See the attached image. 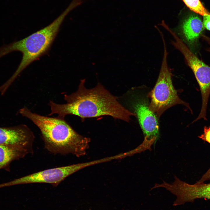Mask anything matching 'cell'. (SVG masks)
Wrapping results in <instances>:
<instances>
[{"mask_svg":"<svg viewBox=\"0 0 210 210\" xmlns=\"http://www.w3.org/2000/svg\"><path fill=\"white\" fill-rule=\"evenodd\" d=\"M78 6L73 0L65 10L51 23L28 36L0 47V58L13 51L22 53V57L17 69L6 82L10 86L29 65L46 54L50 49L65 18Z\"/></svg>","mask_w":210,"mask_h":210,"instance_id":"obj_3","label":"cell"},{"mask_svg":"<svg viewBox=\"0 0 210 210\" xmlns=\"http://www.w3.org/2000/svg\"><path fill=\"white\" fill-rule=\"evenodd\" d=\"M210 179V168L203 175L199 181L204 182Z\"/></svg>","mask_w":210,"mask_h":210,"instance_id":"obj_15","label":"cell"},{"mask_svg":"<svg viewBox=\"0 0 210 210\" xmlns=\"http://www.w3.org/2000/svg\"><path fill=\"white\" fill-rule=\"evenodd\" d=\"M96 163L94 161L48 169L0 184V186L3 188L17 185L38 183H50L56 186L72 174Z\"/></svg>","mask_w":210,"mask_h":210,"instance_id":"obj_6","label":"cell"},{"mask_svg":"<svg viewBox=\"0 0 210 210\" xmlns=\"http://www.w3.org/2000/svg\"><path fill=\"white\" fill-rule=\"evenodd\" d=\"M163 58L159 75L156 83L151 93L149 109L160 117L169 108L178 104H183L192 112L188 104L181 100L173 85L171 71L167 61L168 52L164 39Z\"/></svg>","mask_w":210,"mask_h":210,"instance_id":"obj_4","label":"cell"},{"mask_svg":"<svg viewBox=\"0 0 210 210\" xmlns=\"http://www.w3.org/2000/svg\"><path fill=\"white\" fill-rule=\"evenodd\" d=\"M203 22L204 27L210 31V14L203 16Z\"/></svg>","mask_w":210,"mask_h":210,"instance_id":"obj_14","label":"cell"},{"mask_svg":"<svg viewBox=\"0 0 210 210\" xmlns=\"http://www.w3.org/2000/svg\"><path fill=\"white\" fill-rule=\"evenodd\" d=\"M22 116L31 120L41 132L45 148L54 154L84 155L89 147V138L79 134L64 120L50 117L32 112L26 107L19 111Z\"/></svg>","mask_w":210,"mask_h":210,"instance_id":"obj_2","label":"cell"},{"mask_svg":"<svg viewBox=\"0 0 210 210\" xmlns=\"http://www.w3.org/2000/svg\"><path fill=\"white\" fill-rule=\"evenodd\" d=\"M180 28L186 41L189 44H193L201 35L204 26L203 22L197 15L190 14L183 18Z\"/></svg>","mask_w":210,"mask_h":210,"instance_id":"obj_10","label":"cell"},{"mask_svg":"<svg viewBox=\"0 0 210 210\" xmlns=\"http://www.w3.org/2000/svg\"><path fill=\"white\" fill-rule=\"evenodd\" d=\"M198 137L210 144V127L205 126L204 128V133Z\"/></svg>","mask_w":210,"mask_h":210,"instance_id":"obj_13","label":"cell"},{"mask_svg":"<svg viewBox=\"0 0 210 210\" xmlns=\"http://www.w3.org/2000/svg\"><path fill=\"white\" fill-rule=\"evenodd\" d=\"M202 36L204 40L210 45V37L204 35H202ZM208 50L210 52V48L208 49Z\"/></svg>","mask_w":210,"mask_h":210,"instance_id":"obj_16","label":"cell"},{"mask_svg":"<svg viewBox=\"0 0 210 210\" xmlns=\"http://www.w3.org/2000/svg\"><path fill=\"white\" fill-rule=\"evenodd\" d=\"M166 30L174 39L172 42V44L183 54L199 84L202 96V105L198 117L200 119H206L210 95V67L199 59L169 27H167Z\"/></svg>","mask_w":210,"mask_h":210,"instance_id":"obj_5","label":"cell"},{"mask_svg":"<svg viewBox=\"0 0 210 210\" xmlns=\"http://www.w3.org/2000/svg\"><path fill=\"white\" fill-rule=\"evenodd\" d=\"M186 6L196 13L204 16L210 14L200 0H181Z\"/></svg>","mask_w":210,"mask_h":210,"instance_id":"obj_12","label":"cell"},{"mask_svg":"<svg viewBox=\"0 0 210 210\" xmlns=\"http://www.w3.org/2000/svg\"><path fill=\"white\" fill-rule=\"evenodd\" d=\"M130 105L137 117L144 135V140L155 143L159 136V125L156 116L149 109L147 101L134 97L130 101Z\"/></svg>","mask_w":210,"mask_h":210,"instance_id":"obj_8","label":"cell"},{"mask_svg":"<svg viewBox=\"0 0 210 210\" xmlns=\"http://www.w3.org/2000/svg\"><path fill=\"white\" fill-rule=\"evenodd\" d=\"M85 79L81 80L77 91L70 95L65 94L66 103L59 104L50 101L51 112L64 118L66 115L77 116L82 119L108 116L116 119L129 122L131 116H136L123 106L116 97L112 95L100 83L88 89L85 86Z\"/></svg>","mask_w":210,"mask_h":210,"instance_id":"obj_1","label":"cell"},{"mask_svg":"<svg viewBox=\"0 0 210 210\" xmlns=\"http://www.w3.org/2000/svg\"><path fill=\"white\" fill-rule=\"evenodd\" d=\"M33 133L26 125L0 127V144L22 147L32 150Z\"/></svg>","mask_w":210,"mask_h":210,"instance_id":"obj_9","label":"cell"},{"mask_svg":"<svg viewBox=\"0 0 210 210\" xmlns=\"http://www.w3.org/2000/svg\"><path fill=\"white\" fill-rule=\"evenodd\" d=\"M174 179V181L172 183L164 182L162 185L163 188L176 196L173 206L193 202L197 199L210 200V183H205L198 181L190 184L181 181L175 176Z\"/></svg>","mask_w":210,"mask_h":210,"instance_id":"obj_7","label":"cell"},{"mask_svg":"<svg viewBox=\"0 0 210 210\" xmlns=\"http://www.w3.org/2000/svg\"><path fill=\"white\" fill-rule=\"evenodd\" d=\"M32 151L22 147L0 144V169Z\"/></svg>","mask_w":210,"mask_h":210,"instance_id":"obj_11","label":"cell"}]
</instances>
